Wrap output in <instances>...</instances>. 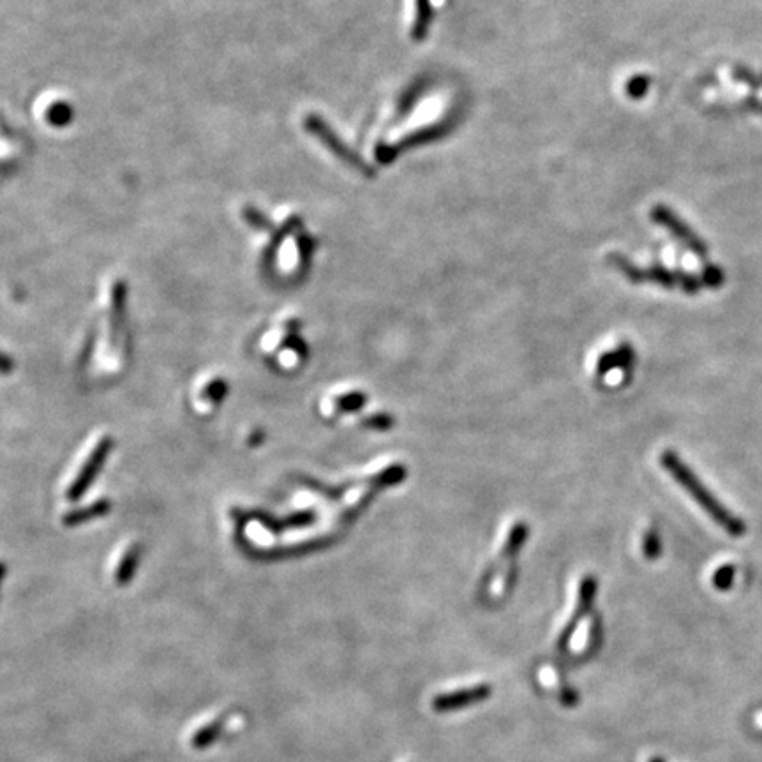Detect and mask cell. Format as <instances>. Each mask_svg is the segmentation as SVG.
<instances>
[{
    "label": "cell",
    "mask_w": 762,
    "mask_h": 762,
    "mask_svg": "<svg viewBox=\"0 0 762 762\" xmlns=\"http://www.w3.org/2000/svg\"><path fill=\"white\" fill-rule=\"evenodd\" d=\"M660 463L676 479V482H680V486L697 502V505L703 508L704 512H708L710 517L719 526H722L729 535L742 536L747 531L745 522L742 519H738L736 515H733L727 508L724 507L710 493V489L704 488V484L697 479V475L674 452H671V450L662 452Z\"/></svg>",
    "instance_id": "obj_2"
},
{
    "label": "cell",
    "mask_w": 762,
    "mask_h": 762,
    "mask_svg": "<svg viewBox=\"0 0 762 762\" xmlns=\"http://www.w3.org/2000/svg\"><path fill=\"white\" fill-rule=\"evenodd\" d=\"M108 510H110V502L106 498H96V500H89V502H85V504H81L78 507L64 510L58 519H60V522L64 526L73 527V526L83 524V522H87L90 519L101 517Z\"/></svg>",
    "instance_id": "obj_7"
},
{
    "label": "cell",
    "mask_w": 762,
    "mask_h": 762,
    "mask_svg": "<svg viewBox=\"0 0 762 762\" xmlns=\"http://www.w3.org/2000/svg\"><path fill=\"white\" fill-rule=\"evenodd\" d=\"M366 401V396L350 385H335L319 401V413L327 420H335L343 413L357 412Z\"/></svg>",
    "instance_id": "obj_6"
},
{
    "label": "cell",
    "mask_w": 762,
    "mask_h": 762,
    "mask_svg": "<svg viewBox=\"0 0 762 762\" xmlns=\"http://www.w3.org/2000/svg\"><path fill=\"white\" fill-rule=\"evenodd\" d=\"M142 545L135 538H124L120 540L115 549H112V554L106 563V573L112 582L117 586H126L140 561Z\"/></svg>",
    "instance_id": "obj_4"
},
{
    "label": "cell",
    "mask_w": 762,
    "mask_h": 762,
    "mask_svg": "<svg viewBox=\"0 0 762 762\" xmlns=\"http://www.w3.org/2000/svg\"><path fill=\"white\" fill-rule=\"evenodd\" d=\"M110 449L112 436L104 431H96L87 438L62 475L58 491L65 502H74L87 491L101 465L104 463Z\"/></svg>",
    "instance_id": "obj_1"
},
{
    "label": "cell",
    "mask_w": 762,
    "mask_h": 762,
    "mask_svg": "<svg viewBox=\"0 0 762 762\" xmlns=\"http://www.w3.org/2000/svg\"><path fill=\"white\" fill-rule=\"evenodd\" d=\"M228 392V381L214 371H207L195 380L191 389V404L198 415H211Z\"/></svg>",
    "instance_id": "obj_3"
},
{
    "label": "cell",
    "mask_w": 762,
    "mask_h": 762,
    "mask_svg": "<svg viewBox=\"0 0 762 762\" xmlns=\"http://www.w3.org/2000/svg\"><path fill=\"white\" fill-rule=\"evenodd\" d=\"M526 540V527L524 526H515L508 536L505 549L502 550L496 565H493V568L484 575L486 579V586H489L491 589H507L508 582L513 581V568H515V556L519 547L524 543Z\"/></svg>",
    "instance_id": "obj_5"
}]
</instances>
